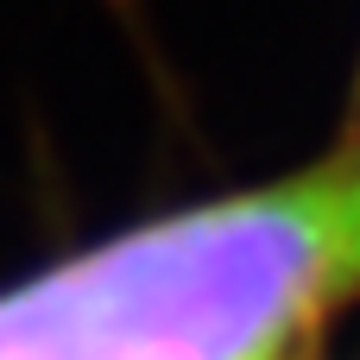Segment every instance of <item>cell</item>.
<instances>
[{
    "instance_id": "1",
    "label": "cell",
    "mask_w": 360,
    "mask_h": 360,
    "mask_svg": "<svg viewBox=\"0 0 360 360\" xmlns=\"http://www.w3.org/2000/svg\"><path fill=\"white\" fill-rule=\"evenodd\" d=\"M354 291L360 158H342L0 291V360H291Z\"/></svg>"
}]
</instances>
